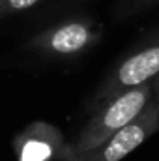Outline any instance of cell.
Here are the masks:
<instances>
[{
  "label": "cell",
  "mask_w": 159,
  "mask_h": 161,
  "mask_svg": "<svg viewBox=\"0 0 159 161\" xmlns=\"http://www.w3.org/2000/svg\"><path fill=\"white\" fill-rule=\"evenodd\" d=\"M150 94L152 80L111 97V101L101 107V111L82 127L79 137L66 148V161H80L84 156L97 150L123 125L135 120L150 103Z\"/></svg>",
  "instance_id": "cell-1"
},
{
  "label": "cell",
  "mask_w": 159,
  "mask_h": 161,
  "mask_svg": "<svg viewBox=\"0 0 159 161\" xmlns=\"http://www.w3.org/2000/svg\"><path fill=\"white\" fill-rule=\"evenodd\" d=\"M159 129V107L148 103L146 109L127 125L107 139L97 150L84 156L80 161H120L139 148L152 133Z\"/></svg>",
  "instance_id": "cell-2"
},
{
  "label": "cell",
  "mask_w": 159,
  "mask_h": 161,
  "mask_svg": "<svg viewBox=\"0 0 159 161\" xmlns=\"http://www.w3.org/2000/svg\"><path fill=\"white\" fill-rule=\"evenodd\" d=\"M159 75V45L148 47L133 56H129L118 68L114 79L111 80L105 90L103 97H116L122 92H127L135 86H140Z\"/></svg>",
  "instance_id": "cell-3"
},
{
  "label": "cell",
  "mask_w": 159,
  "mask_h": 161,
  "mask_svg": "<svg viewBox=\"0 0 159 161\" xmlns=\"http://www.w3.org/2000/svg\"><path fill=\"white\" fill-rule=\"evenodd\" d=\"M88 28L84 25L79 23H69V25H64L60 26L52 36H51V49L54 53H60V54H73L80 51L86 43H88Z\"/></svg>",
  "instance_id": "cell-4"
},
{
  "label": "cell",
  "mask_w": 159,
  "mask_h": 161,
  "mask_svg": "<svg viewBox=\"0 0 159 161\" xmlns=\"http://www.w3.org/2000/svg\"><path fill=\"white\" fill-rule=\"evenodd\" d=\"M36 2H40V0H8V6L11 9H26V8L34 6Z\"/></svg>",
  "instance_id": "cell-5"
},
{
  "label": "cell",
  "mask_w": 159,
  "mask_h": 161,
  "mask_svg": "<svg viewBox=\"0 0 159 161\" xmlns=\"http://www.w3.org/2000/svg\"><path fill=\"white\" fill-rule=\"evenodd\" d=\"M150 103H154V105H157V107H159V75H156V77H154V80H152Z\"/></svg>",
  "instance_id": "cell-6"
}]
</instances>
